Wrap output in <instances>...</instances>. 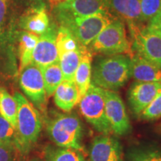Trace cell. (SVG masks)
<instances>
[{"label": "cell", "mask_w": 161, "mask_h": 161, "mask_svg": "<svg viewBox=\"0 0 161 161\" xmlns=\"http://www.w3.org/2000/svg\"><path fill=\"white\" fill-rule=\"evenodd\" d=\"M41 0H0V78L18 75L17 43L19 19Z\"/></svg>", "instance_id": "6da1fadb"}, {"label": "cell", "mask_w": 161, "mask_h": 161, "mask_svg": "<svg viewBox=\"0 0 161 161\" xmlns=\"http://www.w3.org/2000/svg\"><path fill=\"white\" fill-rule=\"evenodd\" d=\"M130 77V58L124 54L98 58L92 67L91 83L104 90H117Z\"/></svg>", "instance_id": "7a4b0ae2"}, {"label": "cell", "mask_w": 161, "mask_h": 161, "mask_svg": "<svg viewBox=\"0 0 161 161\" xmlns=\"http://www.w3.org/2000/svg\"><path fill=\"white\" fill-rule=\"evenodd\" d=\"M17 104V150L22 154L29 153L37 142L42 130L40 112L19 92L14 94Z\"/></svg>", "instance_id": "3957f363"}, {"label": "cell", "mask_w": 161, "mask_h": 161, "mask_svg": "<svg viewBox=\"0 0 161 161\" xmlns=\"http://www.w3.org/2000/svg\"><path fill=\"white\" fill-rule=\"evenodd\" d=\"M53 14L59 26L67 29L80 45L86 48L107 25L116 19L110 12L82 17H72L55 12H53Z\"/></svg>", "instance_id": "277c9868"}, {"label": "cell", "mask_w": 161, "mask_h": 161, "mask_svg": "<svg viewBox=\"0 0 161 161\" xmlns=\"http://www.w3.org/2000/svg\"><path fill=\"white\" fill-rule=\"evenodd\" d=\"M46 131L58 147L82 149V124L75 114H57L46 123Z\"/></svg>", "instance_id": "5b68a950"}, {"label": "cell", "mask_w": 161, "mask_h": 161, "mask_svg": "<svg viewBox=\"0 0 161 161\" xmlns=\"http://www.w3.org/2000/svg\"><path fill=\"white\" fill-rule=\"evenodd\" d=\"M89 46L91 52L105 55L124 54L131 57L134 54L125 23L118 18L107 25Z\"/></svg>", "instance_id": "8992f818"}, {"label": "cell", "mask_w": 161, "mask_h": 161, "mask_svg": "<svg viewBox=\"0 0 161 161\" xmlns=\"http://www.w3.org/2000/svg\"><path fill=\"white\" fill-rule=\"evenodd\" d=\"M134 52L149 60L161 69V34L143 23H128Z\"/></svg>", "instance_id": "52a82bcc"}, {"label": "cell", "mask_w": 161, "mask_h": 161, "mask_svg": "<svg viewBox=\"0 0 161 161\" xmlns=\"http://www.w3.org/2000/svg\"><path fill=\"white\" fill-rule=\"evenodd\" d=\"M105 90L91 83L86 93L80 98V113L97 131L103 134L111 132L105 115Z\"/></svg>", "instance_id": "ba28073f"}, {"label": "cell", "mask_w": 161, "mask_h": 161, "mask_svg": "<svg viewBox=\"0 0 161 161\" xmlns=\"http://www.w3.org/2000/svg\"><path fill=\"white\" fill-rule=\"evenodd\" d=\"M19 85L30 102L40 111L47 105V96L40 67L31 63L19 73Z\"/></svg>", "instance_id": "9c48e42d"}, {"label": "cell", "mask_w": 161, "mask_h": 161, "mask_svg": "<svg viewBox=\"0 0 161 161\" xmlns=\"http://www.w3.org/2000/svg\"><path fill=\"white\" fill-rule=\"evenodd\" d=\"M105 115L111 132L117 135H125L130 131V119L125 106L119 95L115 91L105 90Z\"/></svg>", "instance_id": "30bf717a"}, {"label": "cell", "mask_w": 161, "mask_h": 161, "mask_svg": "<svg viewBox=\"0 0 161 161\" xmlns=\"http://www.w3.org/2000/svg\"><path fill=\"white\" fill-rule=\"evenodd\" d=\"M57 32V24L52 23L47 31L39 36V40L33 52L31 63L43 68L59 61L56 45Z\"/></svg>", "instance_id": "8fae6325"}, {"label": "cell", "mask_w": 161, "mask_h": 161, "mask_svg": "<svg viewBox=\"0 0 161 161\" xmlns=\"http://www.w3.org/2000/svg\"><path fill=\"white\" fill-rule=\"evenodd\" d=\"M161 92V83L135 81L128 92V103L132 112L140 115L152 100Z\"/></svg>", "instance_id": "7c38bea8"}, {"label": "cell", "mask_w": 161, "mask_h": 161, "mask_svg": "<svg viewBox=\"0 0 161 161\" xmlns=\"http://www.w3.org/2000/svg\"><path fill=\"white\" fill-rule=\"evenodd\" d=\"M90 161H124L123 151L116 138L102 134L92 140L90 148Z\"/></svg>", "instance_id": "4fadbf2b"}, {"label": "cell", "mask_w": 161, "mask_h": 161, "mask_svg": "<svg viewBox=\"0 0 161 161\" xmlns=\"http://www.w3.org/2000/svg\"><path fill=\"white\" fill-rule=\"evenodd\" d=\"M50 24V19L45 5L40 2L24 11L19 19V27L22 31L40 36L47 31Z\"/></svg>", "instance_id": "5bb4252c"}, {"label": "cell", "mask_w": 161, "mask_h": 161, "mask_svg": "<svg viewBox=\"0 0 161 161\" xmlns=\"http://www.w3.org/2000/svg\"><path fill=\"white\" fill-rule=\"evenodd\" d=\"M53 12L82 17L109 11L104 0H66L54 6Z\"/></svg>", "instance_id": "9a60e30c"}, {"label": "cell", "mask_w": 161, "mask_h": 161, "mask_svg": "<svg viewBox=\"0 0 161 161\" xmlns=\"http://www.w3.org/2000/svg\"><path fill=\"white\" fill-rule=\"evenodd\" d=\"M111 14L127 23H142L140 0H104Z\"/></svg>", "instance_id": "2e32d148"}, {"label": "cell", "mask_w": 161, "mask_h": 161, "mask_svg": "<svg viewBox=\"0 0 161 161\" xmlns=\"http://www.w3.org/2000/svg\"><path fill=\"white\" fill-rule=\"evenodd\" d=\"M130 58V75L135 81L161 83L160 68L136 52Z\"/></svg>", "instance_id": "e0dca14e"}, {"label": "cell", "mask_w": 161, "mask_h": 161, "mask_svg": "<svg viewBox=\"0 0 161 161\" xmlns=\"http://www.w3.org/2000/svg\"><path fill=\"white\" fill-rule=\"evenodd\" d=\"M79 100V92L74 81L63 80L54 93L56 106L64 112L71 111Z\"/></svg>", "instance_id": "ac0fdd59"}, {"label": "cell", "mask_w": 161, "mask_h": 161, "mask_svg": "<svg viewBox=\"0 0 161 161\" xmlns=\"http://www.w3.org/2000/svg\"><path fill=\"white\" fill-rule=\"evenodd\" d=\"M38 40L39 36L31 32L20 30L17 43V54L19 59L18 74L32 62L33 52Z\"/></svg>", "instance_id": "d6986e66"}, {"label": "cell", "mask_w": 161, "mask_h": 161, "mask_svg": "<svg viewBox=\"0 0 161 161\" xmlns=\"http://www.w3.org/2000/svg\"><path fill=\"white\" fill-rule=\"evenodd\" d=\"M92 52L86 50L80 60L75 74L74 82L79 92L80 98L83 96L91 84Z\"/></svg>", "instance_id": "ffe728a7"}, {"label": "cell", "mask_w": 161, "mask_h": 161, "mask_svg": "<svg viewBox=\"0 0 161 161\" xmlns=\"http://www.w3.org/2000/svg\"><path fill=\"white\" fill-rule=\"evenodd\" d=\"M87 49L84 47L75 51L66 52L59 56V64L63 73L64 80L74 81L76 70Z\"/></svg>", "instance_id": "44dd1931"}, {"label": "cell", "mask_w": 161, "mask_h": 161, "mask_svg": "<svg viewBox=\"0 0 161 161\" xmlns=\"http://www.w3.org/2000/svg\"><path fill=\"white\" fill-rule=\"evenodd\" d=\"M40 69L43 74L46 96L47 97H50L54 95L58 86L64 80L63 73L60 69L59 61Z\"/></svg>", "instance_id": "7402d4cb"}, {"label": "cell", "mask_w": 161, "mask_h": 161, "mask_svg": "<svg viewBox=\"0 0 161 161\" xmlns=\"http://www.w3.org/2000/svg\"><path fill=\"white\" fill-rule=\"evenodd\" d=\"M0 115L17 130V104L15 98L4 86H0Z\"/></svg>", "instance_id": "603a6c76"}, {"label": "cell", "mask_w": 161, "mask_h": 161, "mask_svg": "<svg viewBox=\"0 0 161 161\" xmlns=\"http://www.w3.org/2000/svg\"><path fill=\"white\" fill-rule=\"evenodd\" d=\"M45 157L46 161H86L80 151L62 147L49 146Z\"/></svg>", "instance_id": "cb8c5ba5"}, {"label": "cell", "mask_w": 161, "mask_h": 161, "mask_svg": "<svg viewBox=\"0 0 161 161\" xmlns=\"http://www.w3.org/2000/svg\"><path fill=\"white\" fill-rule=\"evenodd\" d=\"M56 45L58 52V55L72 51L80 49L84 46L80 45L78 40L69 30L63 26H58Z\"/></svg>", "instance_id": "d4e9b609"}, {"label": "cell", "mask_w": 161, "mask_h": 161, "mask_svg": "<svg viewBox=\"0 0 161 161\" xmlns=\"http://www.w3.org/2000/svg\"><path fill=\"white\" fill-rule=\"evenodd\" d=\"M0 145L14 152L17 148V130L0 115Z\"/></svg>", "instance_id": "484cf974"}, {"label": "cell", "mask_w": 161, "mask_h": 161, "mask_svg": "<svg viewBox=\"0 0 161 161\" xmlns=\"http://www.w3.org/2000/svg\"><path fill=\"white\" fill-rule=\"evenodd\" d=\"M142 23H148L161 12V0H140Z\"/></svg>", "instance_id": "4316f807"}, {"label": "cell", "mask_w": 161, "mask_h": 161, "mask_svg": "<svg viewBox=\"0 0 161 161\" xmlns=\"http://www.w3.org/2000/svg\"><path fill=\"white\" fill-rule=\"evenodd\" d=\"M130 161H161V150L158 148H140L130 154Z\"/></svg>", "instance_id": "83f0119b"}, {"label": "cell", "mask_w": 161, "mask_h": 161, "mask_svg": "<svg viewBox=\"0 0 161 161\" xmlns=\"http://www.w3.org/2000/svg\"><path fill=\"white\" fill-rule=\"evenodd\" d=\"M141 117L146 120H154L161 116V92L141 113Z\"/></svg>", "instance_id": "f1b7e54d"}, {"label": "cell", "mask_w": 161, "mask_h": 161, "mask_svg": "<svg viewBox=\"0 0 161 161\" xmlns=\"http://www.w3.org/2000/svg\"><path fill=\"white\" fill-rule=\"evenodd\" d=\"M0 161H14V151L0 145Z\"/></svg>", "instance_id": "f546056e"}, {"label": "cell", "mask_w": 161, "mask_h": 161, "mask_svg": "<svg viewBox=\"0 0 161 161\" xmlns=\"http://www.w3.org/2000/svg\"><path fill=\"white\" fill-rule=\"evenodd\" d=\"M147 25L154 28L161 34V12L148 22Z\"/></svg>", "instance_id": "4dcf8cb0"}, {"label": "cell", "mask_w": 161, "mask_h": 161, "mask_svg": "<svg viewBox=\"0 0 161 161\" xmlns=\"http://www.w3.org/2000/svg\"><path fill=\"white\" fill-rule=\"evenodd\" d=\"M49 1L50 4H51V5L54 7V6L57 5L58 4L64 3V2L66 1V0H49Z\"/></svg>", "instance_id": "1f68e13d"}, {"label": "cell", "mask_w": 161, "mask_h": 161, "mask_svg": "<svg viewBox=\"0 0 161 161\" xmlns=\"http://www.w3.org/2000/svg\"><path fill=\"white\" fill-rule=\"evenodd\" d=\"M30 161H41V160H39V159H32V160H31Z\"/></svg>", "instance_id": "d6a6232c"}]
</instances>
